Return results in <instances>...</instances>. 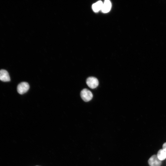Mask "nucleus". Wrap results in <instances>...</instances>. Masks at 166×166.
<instances>
[{
  "mask_svg": "<svg viewBox=\"0 0 166 166\" xmlns=\"http://www.w3.org/2000/svg\"><path fill=\"white\" fill-rule=\"evenodd\" d=\"M80 95L82 100L85 102L90 101L93 97L92 92L86 89H84L81 90Z\"/></svg>",
  "mask_w": 166,
  "mask_h": 166,
  "instance_id": "nucleus-1",
  "label": "nucleus"
},
{
  "mask_svg": "<svg viewBox=\"0 0 166 166\" xmlns=\"http://www.w3.org/2000/svg\"><path fill=\"white\" fill-rule=\"evenodd\" d=\"M29 87V85L28 83L25 82H22L17 86V91L20 94H22L28 91Z\"/></svg>",
  "mask_w": 166,
  "mask_h": 166,
  "instance_id": "nucleus-2",
  "label": "nucleus"
},
{
  "mask_svg": "<svg viewBox=\"0 0 166 166\" xmlns=\"http://www.w3.org/2000/svg\"><path fill=\"white\" fill-rule=\"evenodd\" d=\"M86 83L89 88L93 89L97 87L99 84L97 79L93 77H88L86 79Z\"/></svg>",
  "mask_w": 166,
  "mask_h": 166,
  "instance_id": "nucleus-3",
  "label": "nucleus"
},
{
  "mask_svg": "<svg viewBox=\"0 0 166 166\" xmlns=\"http://www.w3.org/2000/svg\"><path fill=\"white\" fill-rule=\"evenodd\" d=\"M148 163L150 166H160L162 162L158 158L157 155H154L149 159Z\"/></svg>",
  "mask_w": 166,
  "mask_h": 166,
  "instance_id": "nucleus-4",
  "label": "nucleus"
},
{
  "mask_svg": "<svg viewBox=\"0 0 166 166\" xmlns=\"http://www.w3.org/2000/svg\"><path fill=\"white\" fill-rule=\"evenodd\" d=\"M0 80L4 81H9L10 77L8 72L4 69L0 70Z\"/></svg>",
  "mask_w": 166,
  "mask_h": 166,
  "instance_id": "nucleus-5",
  "label": "nucleus"
},
{
  "mask_svg": "<svg viewBox=\"0 0 166 166\" xmlns=\"http://www.w3.org/2000/svg\"><path fill=\"white\" fill-rule=\"evenodd\" d=\"M111 7V3L110 1L109 0H106L103 3L101 10L104 13H107L110 11Z\"/></svg>",
  "mask_w": 166,
  "mask_h": 166,
  "instance_id": "nucleus-6",
  "label": "nucleus"
},
{
  "mask_svg": "<svg viewBox=\"0 0 166 166\" xmlns=\"http://www.w3.org/2000/svg\"><path fill=\"white\" fill-rule=\"evenodd\" d=\"M103 4V2L101 1H98L92 5V8L94 12H98L101 10Z\"/></svg>",
  "mask_w": 166,
  "mask_h": 166,
  "instance_id": "nucleus-7",
  "label": "nucleus"
},
{
  "mask_svg": "<svg viewBox=\"0 0 166 166\" xmlns=\"http://www.w3.org/2000/svg\"><path fill=\"white\" fill-rule=\"evenodd\" d=\"M157 156L160 160H164L166 158V152L163 149H161L158 152Z\"/></svg>",
  "mask_w": 166,
  "mask_h": 166,
  "instance_id": "nucleus-8",
  "label": "nucleus"
},
{
  "mask_svg": "<svg viewBox=\"0 0 166 166\" xmlns=\"http://www.w3.org/2000/svg\"><path fill=\"white\" fill-rule=\"evenodd\" d=\"M162 147L163 149L166 152V142L164 144Z\"/></svg>",
  "mask_w": 166,
  "mask_h": 166,
  "instance_id": "nucleus-9",
  "label": "nucleus"
}]
</instances>
